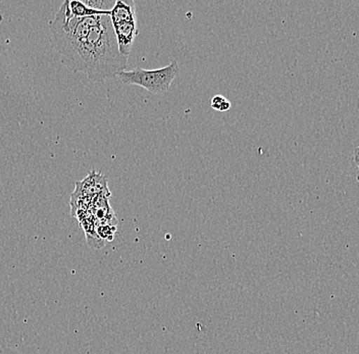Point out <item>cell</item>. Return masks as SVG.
<instances>
[{
	"label": "cell",
	"mask_w": 359,
	"mask_h": 354,
	"mask_svg": "<svg viewBox=\"0 0 359 354\" xmlns=\"http://www.w3.org/2000/svg\"><path fill=\"white\" fill-rule=\"evenodd\" d=\"M51 46L74 73H84L93 82L116 78L125 71L128 57L118 50L109 15L74 18L69 0L49 23Z\"/></svg>",
	"instance_id": "6da1fadb"
},
{
	"label": "cell",
	"mask_w": 359,
	"mask_h": 354,
	"mask_svg": "<svg viewBox=\"0 0 359 354\" xmlns=\"http://www.w3.org/2000/svg\"><path fill=\"white\" fill-rule=\"evenodd\" d=\"M180 71L177 60H172L167 67L157 69L137 68L123 71L116 78L126 85H137L152 94H165L176 79Z\"/></svg>",
	"instance_id": "7a4b0ae2"
},
{
	"label": "cell",
	"mask_w": 359,
	"mask_h": 354,
	"mask_svg": "<svg viewBox=\"0 0 359 354\" xmlns=\"http://www.w3.org/2000/svg\"><path fill=\"white\" fill-rule=\"evenodd\" d=\"M112 27L118 42V50L123 55L129 57L132 47L134 46L135 38L138 35L137 22H126L112 25Z\"/></svg>",
	"instance_id": "3957f363"
},
{
	"label": "cell",
	"mask_w": 359,
	"mask_h": 354,
	"mask_svg": "<svg viewBox=\"0 0 359 354\" xmlns=\"http://www.w3.org/2000/svg\"><path fill=\"white\" fill-rule=\"evenodd\" d=\"M112 25L126 23V22H137L136 6L132 0H116L111 12Z\"/></svg>",
	"instance_id": "277c9868"
},
{
	"label": "cell",
	"mask_w": 359,
	"mask_h": 354,
	"mask_svg": "<svg viewBox=\"0 0 359 354\" xmlns=\"http://www.w3.org/2000/svg\"><path fill=\"white\" fill-rule=\"evenodd\" d=\"M69 13L74 18H87L93 15H111V12H98L85 6L81 0H69Z\"/></svg>",
	"instance_id": "5b68a950"
},
{
	"label": "cell",
	"mask_w": 359,
	"mask_h": 354,
	"mask_svg": "<svg viewBox=\"0 0 359 354\" xmlns=\"http://www.w3.org/2000/svg\"><path fill=\"white\" fill-rule=\"evenodd\" d=\"M85 6L98 12H111L116 0H81Z\"/></svg>",
	"instance_id": "8992f818"
},
{
	"label": "cell",
	"mask_w": 359,
	"mask_h": 354,
	"mask_svg": "<svg viewBox=\"0 0 359 354\" xmlns=\"http://www.w3.org/2000/svg\"><path fill=\"white\" fill-rule=\"evenodd\" d=\"M212 107L217 111H228L232 107V104L224 96L215 95L212 100Z\"/></svg>",
	"instance_id": "52a82bcc"
},
{
	"label": "cell",
	"mask_w": 359,
	"mask_h": 354,
	"mask_svg": "<svg viewBox=\"0 0 359 354\" xmlns=\"http://www.w3.org/2000/svg\"><path fill=\"white\" fill-rule=\"evenodd\" d=\"M116 228L111 225H102L98 228L97 234L100 235V239L103 240L111 241L114 239V233Z\"/></svg>",
	"instance_id": "ba28073f"
},
{
	"label": "cell",
	"mask_w": 359,
	"mask_h": 354,
	"mask_svg": "<svg viewBox=\"0 0 359 354\" xmlns=\"http://www.w3.org/2000/svg\"><path fill=\"white\" fill-rule=\"evenodd\" d=\"M353 161H354V163H356V167H358V177H356V178H358V181L359 182V145L358 147H356L355 149H354Z\"/></svg>",
	"instance_id": "9c48e42d"
},
{
	"label": "cell",
	"mask_w": 359,
	"mask_h": 354,
	"mask_svg": "<svg viewBox=\"0 0 359 354\" xmlns=\"http://www.w3.org/2000/svg\"><path fill=\"white\" fill-rule=\"evenodd\" d=\"M2 22V17H1V15H0V23H1Z\"/></svg>",
	"instance_id": "30bf717a"
}]
</instances>
